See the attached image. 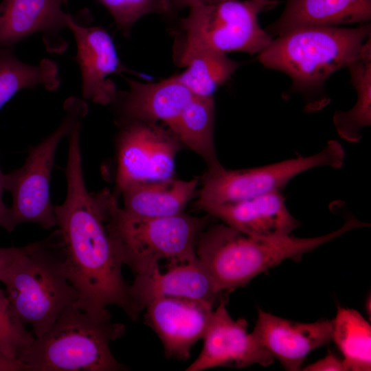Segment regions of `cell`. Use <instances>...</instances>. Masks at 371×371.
<instances>
[{"instance_id": "1", "label": "cell", "mask_w": 371, "mask_h": 371, "mask_svg": "<svg viewBox=\"0 0 371 371\" xmlns=\"http://www.w3.org/2000/svg\"><path fill=\"white\" fill-rule=\"evenodd\" d=\"M68 142L67 195L54 210L63 243L65 273L78 293L75 304L100 319L111 317L109 306H117L135 320L138 315L131 286L123 278L120 254L93 193L85 185L80 140L73 137Z\"/></svg>"}, {"instance_id": "2", "label": "cell", "mask_w": 371, "mask_h": 371, "mask_svg": "<svg viewBox=\"0 0 371 371\" xmlns=\"http://www.w3.org/2000/svg\"><path fill=\"white\" fill-rule=\"evenodd\" d=\"M370 36V23L353 28L302 27L273 39L258 58L266 68L286 74L291 80L288 93L302 96L306 112H317L330 100L326 81L360 56Z\"/></svg>"}, {"instance_id": "3", "label": "cell", "mask_w": 371, "mask_h": 371, "mask_svg": "<svg viewBox=\"0 0 371 371\" xmlns=\"http://www.w3.org/2000/svg\"><path fill=\"white\" fill-rule=\"evenodd\" d=\"M0 282L5 286L12 309L31 326L35 337L45 333L78 299L65 273L58 229L41 241L12 247L0 271Z\"/></svg>"}, {"instance_id": "4", "label": "cell", "mask_w": 371, "mask_h": 371, "mask_svg": "<svg viewBox=\"0 0 371 371\" xmlns=\"http://www.w3.org/2000/svg\"><path fill=\"white\" fill-rule=\"evenodd\" d=\"M368 226L354 216L326 234L309 238L287 235L259 238L240 232L224 223L212 226L203 236L198 256L216 289L229 291L289 258H297L352 229Z\"/></svg>"}, {"instance_id": "5", "label": "cell", "mask_w": 371, "mask_h": 371, "mask_svg": "<svg viewBox=\"0 0 371 371\" xmlns=\"http://www.w3.org/2000/svg\"><path fill=\"white\" fill-rule=\"evenodd\" d=\"M123 264L135 276L150 272L166 259L169 262L196 258V247L211 216L184 213L168 217L133 214L119 205L116 195L106 188L93 193Z\"/></svg>"}, {"instance_id": "6", "label": "cell", "mask_w": 371, "mask_h": 371, "mask_svg": "<svg viewBox=\"0 0 371 371\" xmlns=\"http://www.w3.org/2000/svg\"><path fill=\"white\" fill-rule=\"evenodd\" d=\"M125 330L123 324L111 317L97 318L74 303L45 333L21 350L17 359L29 371L127 370L110 349V343Z\"/></svg>"}, {"instance_id": "7", "label": "cell", "mask_w": 371, "mask_h": 371, "mask_svg": "<svg viewBox=\"0 0 371 371\" xmlns=\"http://www.w3.org/2000/svg\"><path fill=\"white\" fill-rule=\"evenodd\" d=\"M278 3L232 0L189 6L188 15L181 21L184 40L179 57L202 49L260 53L273 38L260 27L259 15Z\"/></svg>"}, {"instance_id": "8", "label": "cell", "mask_w": 371, "mask_h": 371, "mask_svg": "<svg viewBox=\"0 0 371 371\" xmlns=\"http://www.w3.org/2000/svg\"><path fill=\"white\" fill-rule=\"evenodd\" d=\"M65 115L58 126L40 143L30 148L24 164L4 175L5 190L12 195L10 218L15 228L34 223L45 229L56 225L50 200L49 184L58 145L87 114V103L70 97L64 103Z\"/></svg>"}, {"instance_id": "9", "label": "cell", "mask_w": 371, "mask_h": 371, "mask_svg": "<svg viewBox=\"0 0 371 371\" xmlns=\"http://www.w3.org/2000/svg\"><path fill=\"white\" fill-rule=\"evenodd\" d=\"M345 150L337 141L329 140L318 153L299 156L262 166L227 170L223 166L209 169L195 202L196 209L243 200L282 190L295 177L319 168H341Z\"/></svg>"}, {"instance_id": "10", "label": "cell", "mask_w": 371, "mask_h": 371, "mask_svg": "<svg viewBox=\"0 0 371 371\" xmlns=\"http://www.w3.org/2000/svg\"><path fill=\"white\" fill-rule=\"evenodd\" d=\"M117 139L116 189L174 177L176 156L183 146L167 128L157 123L129 122Z\"/></svg>"}, {"instance_id": "11", "label": "cell", "mask_w": 371, "mask_h": 371, "mask_svg": "<svg viewBox=\"0 0 371 371\" xmlns=\"http://www.w3.org/2000/svg\"><path fill=\"white\" fill-rule=\"evenodd\" d=\"M227 300L223 296L213 311L203 337V347L199 357L186 371H201L227 366L245 368L253 364L267 366L273 357L248 333L244 319L234 320L227 309Z\"/></svg>"}, {"instance_id": "12", "label": "cell", "mask_w": 371, "mask_h": 371, "mask_svg": "<svg viewBox=\"0 0 371 371\" xmlns=\"http://www.w3.org/2000/svg\"><path fill=\"white\" fill-rule=\"evenodd\" d=\"M214 306L201 300L161 297L146 304L144 320L161 339L167 357L186 360L203 337Z\"/></svg>"}, {"instance_id": "13", "label": "cell", "mask_w": 371, "mask_h": 371, "mask_svg": "<svg viewBox=\"0 0 371 371\" xmlns=\"http://www.w3.org/2000/svg\"><path fill=\"white\" fill-rule=\"evenodd\" d=\"M67 23L77 45L74 59L81 72L83 98L102 105L112 103L117 92L108 76L124 71L112 38L104 28L80 25L69 14Z\"/></svg>"}, {"instance_id": "14", "label": "cell", "mask_w": 371, "mask_h": 371, "mask_svg": "<svg viewBox=\"0 0 371 371\" xmlns=\"http://www.w3.org/2000/svg\"><path fill=\"white\" fill-rule=\"evenodd\" d=\"M251 333L284 369L297 371L308 355L332 341L333 324L328 319L296 322L259 310Z\"/></svg>"}, {"instance_id": "15", "label": "cell", "mask_w": 371, "mask_h": 371, "mask_svg": "<svg viewBox=\"0 0 371 371\" xmlns=\"http://www.w3.org/2000/svg\"><path fill=\"white\" fill-rule=\"evenodd\" d=\"M167 270L161 272L159 266L150 272L135 276L131 295L136 313L146 304L161 297L201 300L214 306L223 297L206 269L196 257L182 262H169Z\"/></svg>"}, {"instance_id": "16", "label": "cell", "mask_w": 371, "mask_h": 371, "mask_svg": "<svg viewBox=\"0 0 371 371\" xmlns=\"http://www.w3.org/2000/svg\"><path fill=\"white\" fill-rule=\"evenodd\" d=\"M203 211L240 232L259 238L290 235L300 225L289 212L281 191L210 205Z\"/></svg>"}, {"instance_id": "17", "label": "cell", "mask_w": 371, "mask_h": 371, "mask_svg": "<svg viewBox=\"0 0 371 371\" xmlns=\"http://www.w3.org/2000/svg\"><path fill=\"white\" fill-rule=\"evenodd\" d=\"M67 13L55 0H3L0 3V47H10L34 33H42L46 49L61 53L67 43Z\"/></svg>"}, {"instance_id": "18", "label": "cell", "mask_w": 371, "mask_h": 371, "mask_svg": "<svg viewBox=\"0 0 371 371\" xmlns=\"http://www.w3.org/2000/svg\"><path fill=\"white\" fill-rule=\"evenodd\" d=\"M127 82L128 91L122 93L119 102L125 123L162 122L168 126L194 96L175 76L155 83Z\"/></svg>"}, {"instance_id": "19", "label": "cell", "mask_w": 371, "mask_h": 371, "mask_svg": "<svg viewBox=\"0 0 371 371\" xmlns=\"http://www.w3.org/2000/svg\"><path fill=\"white\" fill-rule=\"evenodd\" d=\"M371 19V0H286L278 19L267 27L272 36L309 26L363 24Z\"/></svg>"}, {"instance_id": "20", "label": "cell", "mask_w": 371, "mask_h": 371, "mask_svg": "<svg viewBox=\"0 0 371 371\" xmlns=\"http://www.w3.org/2000/svg\"><path fill=\"white\" fill-rule=\"evenodd\" d=\"M200 179H168L140 183L120 194L123 208L137 216L168 217L183 213L187 204L196 195Z\"/></svg>"}, {"instance_id": "21", "label": "cell", "mask_w": 371, "mask_h": 371, "mask_svg": "<svg viewBox=\"0 0 371 371\" xmlns=\"http://www.w3.org/2000/svg\"><path fill=\"white\" fill-rule=\"evenodd\" d=\"M213 97L194 96L167 128L185 146L199 155L209 169L221 167L214 144Z\"/></svg>"}, {"instance_id": "22", "label": "cell", "mask_w": 371, "mask_h": 371, "mask_svg": "<svg viewBox=\"0 0 371 371\" xmlns=\"http://www.w3.org/2000/svg\"><path fill=\"white\" fill-rule=\"evenodd\" d=\"M347 68L357 100L348 111H337L333 115L336 131L343 139L358 142L361 131L371 125V36L365 42L360 56Z\"/></svg>"}, {"instance_id": "23", "label": "cell", "mask_w": 371, "mask_h": 371, "mask_svg": "<svg viewBox=\"0 0 371 371\" xmlns=\"http://www.w3.org/2000/svg\"><path fill=\"white\" fill-rule=\"evenodd\" d=\"M179 63L186 69L176 78L194 95L213 97L215 91L227 82L240 66L226 54L202 49L179 57Z\"/></svg>"}, {"instance_id": "24", "label": "cell", "mask_w": 371, "mask_h": 371, "mask_svg": "<svg viewBox=\"0 0 371 371\" xmlns=\"http://www.w3.org/2000/svg\"><path fill=\"white\" fill-rule=\"evenodd\" d=\"M60 84L58 65L53 60L44 58L32 65L17 58L10 47H0V110L23 89L43 86L54 91Z\"/></svg>"}, {"instance_id": "25", "label": "cell", "mask_w": 371, "mask_h": 371, "mask_svg": "<svg viewBox=\"0 0 371 371\" xmlns=\"http://www.w3.org/2000/svg\"><path fill=\"white\" fill-rule=\"evenodd\" d=\"M333 337L347 371L371 369V327L356 310L339 308L332 321Z\"/></svg>"}, {"instance_id": "26", "label": "cell", "mask_w": 371, "mask_h": 371, "mask_svg": "<svg viewBox=\"0 0 371 371\" xmlns=\"http://www.w3.org/2000/svg\"><path fill=\"white\" fill-rule=\"evenodd\" d=\"M34 339L12 309L5 292L0 289V352L10 358L18 359L21 350Z\"/></svg>"}, {"instance_id": "27", "label": "cell", "mask_w": 371, "mask_h": 371, "mask_svg": "<svg viewBox=\"0 0 371 371\" xmlns=\"http://www.w3.org/2000/svg\"><path fill=\"white\" fill-rule=\"evenodd\" d=\"M109 12L117 26L128 34L134 23L150 13L168 12L169 0H98Z\"/></svg>"}, {"instance_id": "28", "label": "cell", "mask_w": 371, "mask_h": 371, "mask_svg": "<svg viewBox=\"0 0 371 371\" xmlns=\"http://www.w3.org/2000/svg\"><path fill=\"white\" fill-rule=\"evenodd\" d=\"M303 370L306 371H346L342 359L333 353H328L325 357L306 366Z\"/></svg>"}, {"instance_id": "29", "label": "cell", "mask_w": 371, "mask_h": 371, "mask_svg": "<svg viewBox=\"0 0 371 371\" xmlns=\"http://www.w3.org/2000/svg\"><path fill=\"white\" fill-rule=\"evenodd\" d=\"M4 174L2 173L0 168V227H3L6 231L12 232L14 228L12 226L10 207H8L3 200V193L5 190L3 182Z\"/></svg>"}, {"instance_id": "30", "label": "cell", "mask_w": 371, "mask_h": 371, "mask_svg": "<svg viewBox=\"0 0 371 371\" xmlns=\"http://www.w3.org/2000/svg\"><path fill=\"white\" fill-rule=\"evenodd\" d=\"M0 371H29V368L19 360L10 358L0 352Z\"/></svg>"}, {"instance_id": "31", "label": "cell", "mask_w": 371, "mask_h": 371, "mask_svg": "<svg viewBox=\"0 0 371 371\" xmlns=\"http://www.w3.org/2000/svg\"><path fill=\"white\" fill-rule=\"evenodd\" d=\"M225 1L232 0H169L172 8H188L192 5L197 3L209 4Z\"/></svg>"}, {"instance_id": "32", "label": "cell", "mask_w": 371, "mask_h": 371, "mask_svg": "<svg viewBox=\"0 0 371 371\" xmlns=\"http://www.w3.org/2000/svg\"><path fill=\"white\" fill-rule=\"evenodd\" d=\"M10 251V247H0V271L8 258Z\"/></svg>"}, {"instance_id": "33", "label": "cell", "mask_w": 371, "mask_h": 371, "mask_svg": "<svg viewBox=\"0 0 371 371\" xmlns=\"http://www.w3.org/2000/svg\"><path fill=\"white\" fill-rule=\"evenodd\" d=\"M59 5H61L63 3H65L67 0H55Z\"/></svg>"}]
</instances>
